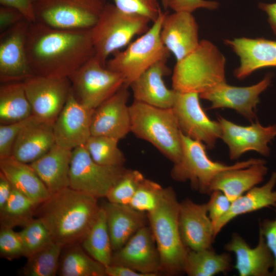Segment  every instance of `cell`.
Masks as SVG:
<instances>
[{"mask_svg":"<svg viewBox=\"0 0 276 276\" xmlns=\"http://www.w3.org/2000/svg\"><path fill=\"white\" fill-rule=\"evenodd\" d=\"M25 19L26 20L23 14L17 9L11 7L1 5L0 33Z\"/></svg>","mask_w":276,"mask_h":276,"instance_id":"47","label":"cell"},{"mask_svg":"<svg viewBox=\"0 0 276 276\" xmlns=\"http://www.w3.org/2000/svg\"><path fill=\"white\" fill-rule=\"evenodd\" d=\"M163 188L159 183L145 178L129 205L141 212H151L156 206Z\"/></svg>","mask_w":276,"mask_h":276,"instance_id":"40","label":"cell"},{"mask_svg":"<svg viewBox=\"0 0 276 276\" xmlns=\"http://www.w3.org/2000/svg\"><path fill=\"white\" fill-rule=\"evenodd\" d=\"M33 115L22 81L1 83L0 123L7 124L20 121Z\"/></svg>","mask_w":276,"mask_h":276,"instance_id":"31","label":"cell"},{"mask_svg":"<svg viewBox=\"0 0 276 276\" xmlns=\"http://www.w3.org/2000/svg\"><path fill=\"white\" fill-rule=\"evenodd\" d=\"M54 124L36 117L19 132L11 156L28 164L42 156L56 144Z\"/></svg>","mask_w":276,"mask_h":276,"instance_id":"25","label":"cell"},{"mask_svg":"<svg viewBox=\"0 0 276 276\" xmlns=\"http://www.w3.org/2000/svg\"><path fill=\"white\" fill-rule=\"evenodd\" d=\"M224 42L239 57L240 65L234 71L238 79H244L260 68L276 67V41L241 37L224 39Z\"/></svg>","mask_w":276,"mask_h":276,"instance_id":"22","label":"cell"},{"mask_svg":"<svg viewBox=\"0 0 276 276\" xmlns=\"http://www.w3.org/2000/svg\"><path fill=\"white\" fill-rule=\"evenodd\" d=\"M207 202L208 214L214 228L219 220L229 211L232 201L220 191H214L210 194Z\"/></svg>","mask_w":276,"mask_h":276,"instance_id":"44","label":"cell"},{"mask_svg":"<svg viewBox=\"0 0 276 276\" xmlns=\"http://www.w3.org/2000/svg\"><path fill=\"white\" fill-rule=\"evenodd\" d=\"M218 3L206 0H169V8L174 12L185 11L192 13L199 8L214 10L217 8Z\"/></svg>","mask_w":276,"mask_h":276,"instance_id":"46","label":"cell"},{"mask_svg":"<svg viewBox=\"0 0 276 276\" xmlns=\"http://www.w3.org/2000/svg\"><path fill=\"white\" fill-rule=\"evenodd\" d=\"M72 150L55 144L48 152L30 164L51 194L70 187Z\"/></svg>","mask_w":276,"mask_h":276,"instance_id":"28","label":"cell"},{"mask_svg":"<svg viewBox=\"0 0 276 276\" xmlns=\"http://www.w3.org/2000/svg\"><path fill=\"white\" fill-rule=\"evenodd\" d=\"M74 245L61 256L58 273L62 276H107L106 267Z\"/></svg>","mask_w":276,"mask_h":276,"instance_id":"33","label":"cell"},{"mask_svg":"<svg viewBox=\"0 0 276 276\" xmlns=\"http://www.w3.org/2000/svg\"><path fill=\"white\" fill-rule=\"evenodd\" d=\"M224 249L234 254V268L239 275L272 276L274 258L261 233L257 245L251 248L241 235L233 233Z\"/></svg>","mask_w":276,"mask_h":276,"instance_id":"23","label":"cell"},{"mask_svg":"<svg viewBox=\"0 0 276 276\" xmlns=\"http://www.w3.org/2000/svg\"><path fill=\"white\" fill-rule=\"evenodd\" d=\"M18 234L27 258L53 242L49 230L37 218L23 227Z\"/></svg>","mask_w":276,"mask_h":276,"instance_id":"38","label":"cell"},{"mask_svg":"<svg viewBox=\"0 0 276 276\" xmlns=\"http://www.w3.org/2000/svg\"><path fill=\"white\" fill-rule=\"evenodd\" d=\"M129 87L124 84L95 109L91 124V135L106 136L120 140L131 132L129 105L127 104Z\"/></svg>","mask_w":276,"mask_h":276,"instance_id":"19","label":"cell"},{"mask_svg":"<svg viewBox=\"0 0 276 276\" xmlns=\"http://www.w3.org/2000/svg\"><path fill=\"white\" fill-rule=\"evenodd\" d=\"M22 83L33 114L42 121L55 122L72 90L69 78L34 75Z\"/></svg>","mask_w":276,"mask_h":276,"instance_id":"13","label":"cell"},{"mask_svg":"<svg viewBox=\"0 0 276 276\" xmlns=\"http://www.w3.org/2000/svg\"><path fill=\"white\" fill-rule=\"evenodd\" d=\"M107 276H146L145 274L122 265L110 264L106 267Z\"/></svg>","mask_w":276,"mask_h":276,"instance_id":"49","label":"cell"},{"mask_svg":"<svg viewBox=\"0 0 276 276\" xmlns=\"http://www.w3.org/2000/svg\"><path fill=\"white\" fill-rule=\"evenodd\" d=\"M264 160L245 168L223 171L212 180L210 194L220 191L232 202L263 181L268 168Z\"/></svg>","mask_w":276,"mask_h":276,"instance_id":"27","label":"cell"},{"mask_svg":"<svg viewBox=\"0 0 276 276\" xmlns=\"http://www.w3.org/2000/svg\"><path fill=\"white\" fill-rule=\"evenodd\" d=\"M95 109L80 103L71 90L53 126L56 144L73 150L84 145L91 135V124Z\"/></svg>","mask_w":276,"mask_h":276,"instance_id":"18","label":"cell"},{"mask_svg":"<svg viewBox=\"0 0 276 276\" xmlns=\"http://www.w3.org/2000/svg\"><path fill=\"white\" fill-rule=\"evenodd\" d=\"M68 78L77 101L93 109L125 84L121 75L102 65L95 56Z\"/></svg>","mask_w":276,"mask_h":276,"instance_id":"10","label":"cell"},{"mask_svg":"<svg viewBox=\"0 0 276 276\" xmlns=\"http://www.w3.org/2000/svg\"><path fill=\"white\" fill-rule=\"evenodd\" d=\"M199 95L196 93L176 91L172 109L183 134L213 148L221 139L219 122L212 120L202 109Z\"/></svg>","mask_w":276,"mask_h":276,"instance_id":"12","label":"cell"},{"mask_svg":"<svg viewBox=\"0 0 276 276\" xmlns=\"http://www.w3.org/2000/svg\"><path fill=\"white\" fill-rule=\"evenodd\" d=\"M276 172L272 173L269 180L263 185L255 187L232 202L228 212L215 226V236L235 218L259 210L276 205Z\"/></svg>","mask_w":276,"mask_h":276,"instance_id":"30","label":"cell"},{"mask_svg":"<svg viewBox=\"0 0 276 276\" xmlns=\"http://www.w3.org/2000/svg\"><path fill=\"white\" fill-rule=\"evenodd\" d=\"M165 14L162 11L145 33L107 60L106 66L121 75L127 86L156 62L167 60L170 53L160 36Z\"/></svg>","mask_w":276,"mask_h":276,"instance_id":"7","label":"cell"},{"mask_svg":"<svg viewBox=\"0 0 276 276\" xmlns=\"http://www.w3.org/2000/svg\"><path fill=\"white\" fill-rule=\"evenodd\" d=\"M131 132L154 146L173 164L182 155L181 133L172 109L134 100L129 105Z\"/></svg>","mask_w":276,"mask_h":276,"instance_id":"5","label":"cell"},{"mask_svg":"<svg viewBox=\"0 0 276 276\" xmlns=\"http://www.w3.org/2000/svg\"><path fill=\"white\" fill-rule=\"evenodd\" d=\"M221 128V139L227 145L231 160L237 159L250 151L268 156V144L276 136V125L263 126L258 121L242 126L223 118H218Z\"/></svg>","mask_w":276,"mask_h":276,"instance_id":"15","label":"cell"},{"mask_svg":"<svg viewBox=\"0 0 276 276\" xmlns=\"http://www.w3.org/2000/svg\"><path fill=\"white\" fill-rule=\"evenodd\" d=\"M36 117L32 115L24 120L0 125V158L12 156L15 140L22 129Z\"/></svg>","mask_w":276,"mask_h":276,"instance_id":"43","label":"cell"},{"mask_svg":"<svg viewBox=\"0 0 276 276\" xmlns=\"http://www.w3.org/2000/svg\"><path fill=\"white\" fill-rule=\"evenodd\" d=\"M161 40L176 61L194 51L199 44L198 26L192 13L185 11L165 12L162 24Z\"/></svg>","mask_w":276,"mask_h":276,"instance_id":"21","label":"cell"},{"mask_svg":"<svg viewBox=\"0 0 276 276\" xmlns=\"http://www.w3.org/2000/svg\"><path fill=\"white\" fill-rule=\"evenodd\" d=\"M0 170L13 188L38 205L51 195L47 188L30 164L12 156L0 158Z\"/></svg>","mask_w":276,"mask_h":276,"instance_id":"29","label":"cell"},{"mask_svg":"<svg viewBox=\"0 0 276 276\" xmlns=\"http://www.w3.org/2000/svg\"><path fill=\"white\" fill-rule=\"evenodd\" d=\"M113 251L119 249L141 228L148 222L147 213L137 211L129 205L108 201L102 205Z\"/></svg>","mask_w":276,"mask_h":276,"instance_id":"26","label":"cell"},{"mask_svg":"<svg viewBox=\"0 0 276 276\" xmlns=\"http://www.w3.org/2000/svg\"><path fill=\"white\" fill-rule=\"evenodd\" d=\"M178 225L181 240L189 250L212 247L215 228L208 214V204L186 198L179 204Z\"/></svg>","mask_w":276,"mask_h":276,"instance_id":"20","label":"cell"},{"mask_svg":"<svg viewBox=\"0 0 276 276\" xmlns=\"http://www.w3.org/2000/svg\"><path fill=\"white\" fill-rule=\"evenodd\" d=\"M81 244L90 257L105 267L111 264L113 251L106 213L102 206L95 222Z\"/></svg>","mask_w":276,"mask_h":276,"instance_id":"34","label":"cell"},{"mask_svg":"<svg viewBox=\"0 0 276 276\" xmlns=\"http://www.w3.org/2000/svg\"><path fill=\"white\" fill-rule=\"evenodd\" d=\"M63 247L53 242L47 247L28 257L21 270L25 276H54L58 272Z\"/></svg>","mask_w":276,"mask_h":276,"instance_id":"36","label":"cell"},{"mask_svg":"<svg viewBox=\"0 0 276 276\" xmlns=\"http://www.w3.org/2000/svg\"><path fill=\"white\" fill-rule=\"evenodd\" d=\"M116 6L126 12L143 15L153 22L162 12L158 0H113Z\"/></svg>","mask_w":276,"mask_h":276,"instance_id":"41","label":"cell"},{"mask_svg":"<svg viewBox=\"0 0 276 276\" xmlns=\"http://www.w3.org/2000/svg\"><path fill=\"white\" fill-rule=\"evenodd\" d=\"M150 22L143 15L124 12L107 3L91 29L95 57L106 66L108 57L128 45L136 35L145 33Z\"/></svg>","mask_w":276,"mask_h":276,"instance_id":"6","label":"cell"},{"mask_svg":"<svg viewBox=\"0 0 276 276\" xmlns=\"http://www.w3.org/2000/svg\"><path fill=\"white\" fill-rule=\"evenodd\" d=\"M179 204L173 188H164L155 208L147 213L159 254L162 272L169 275L185 273L189 251L179 233Z\"/></svg>","mask_w":276,"mask_h":276,"instance_id":"3","label":"cell"},{"mask_svg":"<svg viewBox=\"0 0 276 276\" xmlns=\"http://www.w3.org/2000/svg\"><path fill=\"white\" fill-rule=\"evenodd\" d=\"M182 155L174 164L171 171L173 179L180 182L189 181L192 189L203 194H210V186L219 173L231 169L245 168L263 160L250 158L227 165L212 160L207 155L206 146L202 142L185 135L181 132Z\"/></svg>","mask_w":276,"mask_h":276,"instance_id":"8","label":"cell"},{"mask_svg":"<svg viewBox=\"0 0 276 276\" xmlns=\"http://www.w3.org/2000/svg\"><path fill=\"white\" fill-rule=\"evenodd\" d=\"M145 178L138 170L127 169L106 196L108 201L129 205L135 192Z\"/></svg>","mask_w":276,"mask_h":276,"instance_id":"39","label":"cell"},{"mask_svg":"<svg viewBox=\"0 0 276 276\" xmlns=\"http://www.w3.org/2000/svg\"><path fill=\"white\" fill-rule=\"evenodd\" d=\"M38 205L13 188L6 205L0 210L1 226L24 227L34 219Z\"/></svg>","mask_w":276,"mask_h":276,"instance_id":"35","label":"cell"},{"mask_svg":"<svg viewBox=\"0 0 276 276\" xmlns=\"http://www.w3.org/2000/svg\"><path fill=\"white\" fill-rule=\"evenodd\" d=\"M111 264L126 266L146 276L157 275L162 272L159 254L150 226L141 228L113 251Z\"/></svg>","mask_w":276,"mask_h":276,"instance_id":"16","label":"cell"},{"mask_svg":"<svg viewBox=\"0 0 276 276\" xmlns=\"http://www.w3.org/2000/svg\"><path fill=\"white\" fill-rule=\"evenodd\" d=\"M13 228L1 226L0 255L1 258L12 260L25 257L24 249L18 232Z\"/></svg>","mask_w":276,"mask_h":276,"instance_id":"42","label":"cell"},{"mask_svg":"<svg viewBox=\"0 0 276 276\" xmlns=\"http://www.w3.org/2000/svg\"><path fill=\"white\" fill-rule=\"evenodd\" d=\"M274 208L275 214L274 219H264L259 224V233L263 236L274 258L272 276H276V205Z\"/></svg>","mask_w":276,"mask_h":276,"instance_id":"45","label":"cell"},{"mask_svg":"<svg viewBox=\"0 0 276 276\" xmlns=\"http://www.w3.org/2000/svg\"><path fill=\"white\" fill-rule=\"evenodd\" d=\"M271 77L268 74L258 83L244 87L223 82L200 94L199 97L211 103L210 109L231 108L252 122L256 117L255 110L260 102L259 96L270 85Z\"/></svg>","mask_w":276,"mask_h":276,"instance_id":"17","label":"cell"},{"mask_svg":"<svg viewBox=\"0 0 276 276\" xmlns=\"http://www.w3.org/2000/svg\"><path fill=\"white\" fill-rule=\"evenodd\" d=\"M259 7L267 13L268 22L273 33L276 35V3L272 4L261 3Z\"/></svg>","mask_w":276,"mask_h":276,"instance_id":"51","label":"cell"},{"mask_svg":"<svg viewBox=\"0 0 276 276\" xmlns=\"http://www.w3.org/2000/svg\"><path fill=\"white\" fill-rule=\"evenodd\" d=\"M163 8L165 9H167L169 8V0H160Z\"/></svg>","mask_w":276,"mask_h":276,"instance_id":"52","label":"cell"},{"mask_svg":"<svg viewBox=\"0 0 276 276\" xmlns=\"http://www.w3.org/2000/svg\"><path fill=\"white\" fill-rule=\"evenodd\" d=\"M36 0H0L1 6L13 7L19 10L26 20L35 22L34 5Z\"/></svg>","mask_w":276,"mask_h":276,"instance_id":"48","label":"cell"},{"mask_svg":"<svg viewBox=\"0 0 276 276\" xmlns=\"http://www.w3.org/2000/svg\"><path fill=\"white\" fill-rule=\"evenodd\" d=\"M106 3V0H36L35 22L58 29L90 30Z\"/></svg>","mask_w":276,"mask_h":276,"instance_id":"9","label":"cell"},{"mask_svg":"<svg viewBox=\"0 0 276 276\" xmlns=\"http://www.w3.org/2000/svg\"><path fill=\"white\" fill-rule=\"evenodd\" d=\"M232 258L228 252L217 254L213 247L189 250L185 273L189 276H214L226 273L232 269Z\"/></svg>","mask_w":276,"mask_h":276,"instance_id":"32","label":"cell"},{"mask_svg":"<svg viewBox=\"0 0 276 276\" xmlns=\"http://www.w3.org/2000/svg\"><path fill=\"white\" fill-rule=\"evenodd\" d=\"M30 22L24 20L0 34V81H23L34 74L27 52Z\"/></svg>","mask_w":276,"mask_h":276,"instance_id":"14","label":"cell"},{"mask_svg":"<svg viewBox=\"0 0 276 276\" xmlns=\"http://www.w3.org/2000/svg\"><path fill=\"white\" fill-rule=\"evenodd\" d=\"M225 57L215 45L201 40L194 51L176 61L172 76V89L200 95L225 82Z\"/></svg>","mask_w":276,"mask_h":276,"instance_id":"4","label":"cell"},{"mask_svg":"<svg viewBox=\"0 0 276 276\" xmlns=\"http://www.w3.org/2000/svg\"><path fill=\"white\" fill-rule=\"evenodd\" d=\"M27 52L35 75L69 78L95 52L91 29L66 30L31 23L27 39Z\"/></svg>","mask_w":276,"mask_h":276,"instance_id":"1","label":"cell"},{"mask_svg":"<svg viewBox=\"0 0 276 276\" xmlns=\"http://www.w3.org/2000/svg\"><path fill=\"white\" fill-rule=\"evenodd\" d=\"M98 198L67 187L39 204L36 216L49 230L53 242L63 248L81 244L100 209Z\"/></svg>","mask_w":276,"mask_h":276,"instance_id":"2","label":"cell"},{"mask_svg":"<svg viewBox=\"0 0 276 276\" xmlns=\"http://www.w3.org/2000/svg\"><path fill=\"white\" fill-rule=\"evenodd\" d=\"M119 140L103 135H91L84 146L97 163L110 166H123L126 159L118 147Z\"/></svg>","mask_w":276,"mask_h":276,"instance_id":"37","label":"cell"},{"mask_svg":"<svg viewBox=\"0 0 276 276\" xmlns=\"http://www.w3.org/2000/svg\"><path fill=\"white\" fill-rule=\"evenodd\" d=\"M124 166H105L96 163L84 145L72 150L70 187L97 198L106 197L126 171Z\"/></svg>","mask_w":276,"mask_h":276,"instance_id":"11","label":"cell"},{"mask_svg":"<svg viewBox=\"0 0 276 276\" xmlns=\"http://www.w3.org/2000/svg\"><path fill=\"white\" fill-rule=\"evenodd\" d=\"M166 62H156L130 84L134 100L162 108L172 107L176 91L164 82V77L170 72Z\"/></svg>","mask_w":276,"mask_h":276,"instance_id":"24","label":"cell"},{"mask_svg":"<svg viewBox=\"0 0 276 276\" xmlns=\"http://www.w3.org/2000/svg\"><path fill=\"white\" fill-rule=\"evenodd\" d=\"M13 189V187L0 172V210H2L8 201Z\"/></svg>","mask_w":276,"mask_h":276,"instance_id":"50","label":"cell"}]
</instances>
